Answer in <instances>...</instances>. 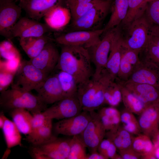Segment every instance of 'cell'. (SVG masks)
<instances>
[{"instance_id":"55","label":"cell","mask_w":159,"mask_h":159,"mask_svg":"<svg viewBox=\"0 0 159 159\" xmlns=\"http://www.w3.org/2000/svg\"><path fill=\"white\" fill-rule=\"evenodd\" d=\"M11 151V148H7L4 152L2 159L6 158L10 154Z\"/></svg>"},{"instance_id":"35","label":"cell","mask_w":159,"mask_h":159,"mask_svg":"<svg viewBox=\"0 0 159 159\" xmlns=\"http://www.w3.org/2000/svg\"><path fill=\"white\" fill-rule=\"evenodd\" d=\"M134 113L125 109L120 113L121 122L123 128L132 135L141 133V129L138 120Z\"/></svg>"},{"instance_id":"45","label":"cell","mask_w":159,"mask_h":159,"mask_svg":"<svg viewBox=\"0 0 159 159\" xmlns=\"http://www.w3.org/2000/svg\"><path fill=\"white\" fill-rule=\"evenodd\" d=\"M119 152L122 159H139L141 158V155L131 147L119 150Z\"/></svg>"},{"instance_id":"46","label":"cell","mask_w":159,"mask_h":159,"mask_svg":"<svg viewBox=\"0 0 159 159\" xmlns=\"http://www.w3.org/2000/svg\"><path fill=\"white\" fill-rule=\"evenodd\" d=\"M111 142L112 141L109 139H103L99 144L97 151L106 158L105 155L106 152Z\"/></svg>"},{"instance_id":"16","label":"cell","mask_w":159,"mask_h":159,"mask_svg":"<svg viewBox=\"0 0 159 159\" xmlns=\"http://www.w3.org/2000/svg\"><path fill=\"white\" fill-rule=\"evenodd\" d=\"M53 42L47 43L37 56L29 60L36 67L48 74L55 69L60 55Z\"/></svg>"},{"instance_id":"8","label":"cell","mask_w":159,"mask_h":159,"mask_svg":"<svg viewBox=\"0 0 159 159\" xmlns=\"http://www.w3.org/2000/svg\"><path fill=\"white\" fill-rule=\"evenodd\" d=\"M119 26L103 34V36L97 44L87 49L91 62L95 69L93 75H99L105 69L113 40Z\"/></svg>"},{"instance_id":"58","label":"cell","mask_w":159,"mask_h":159,"mask_svg":"<svg viewBox=\"0 0 159 159\" xmlns=\"http://www.w3.org/2000/svg\"><path fill=\"white\" fill-rule=\"evenodd\" d=\"M107 0L112 1V0Z\"/></svg>"},{"instance_id":"15","label":"cell","mask_w":159,"mask_h":159,"mask_svg":"<svg viewBox=\"0 0 159 159\" xmlns=\"http://www.w3.org/2000/svg\"><path fill=\"white\" fill-rule=\"evenodd\" d=\"M35 90L40 101L47 106L53 104L64 98L56 74L49 75Z\"/></svg>"},{"instance_id":"22","label":"cell","mask_w":159,"mask_h":159,"mask_svg":"<svg viewBox=\"0 0 159 159\" xmlns=\"http://www.w3.org/2000/svg\"><path fill=\"white\" fill-rule=\"evenodd\" d=\"M45 23L53 31L62 30L72 19L69 8L66 5L56 6L49 10L44 16Z\"/></svg>"},{"instance_id":"28","label":"cell","mask_w":159,"mask_h":159,"mask_svg":"<svg viewBox=\"0 0 159 159\" xmlns=\"http://www.w3.org/2000/svg\"><path fill=\"white\" fill-rule=\"evenodd\" d=\"M120 150L131 147L134 137L133 135L120 125L118 127L108 131L105 136Z\"/></svg>"},{"instance_id":"33","label":"cell","mask_w":159,"mask_h":159,"mask_svg":"<svg viewBox=\"0 0 159 159\" xmlns=\"http://www.w3.org/2000/svg\"><path fill=\"white\" fill-rule=\"evenodd\" d=\"M86 148L80 135L72 136L67 159H87Z\"/></svg>"},{"instance_id":"18","label":"cell","mask_w":159,"mask_h":159,"mask_svg":"<svg viewBox=\"0 0 159 159\" xmlns=\"http://www.w3.org/2000/svg\"><path fill=\"white\" fill-rule=\"evenodd\" d=\"M140 61L126 81L147 84L159 90V67L150 62Z\"/></svg>"},{"instance_id":"25","label":"cell","mask_w":159,"mask_h":159,"mask_svg":"<svg viewBox=\"0 0 159 159\" xmlns=\"http://www.w3.org/2000/svg\"><path fill=\"white\" fill-rule=\"evenodd\" d=\"M115 81L118 83L120 87L122 101L125 109L139 115L147 106L125 87L117 78Z\"/></svg>"},{"instance_id":"50","label":"cell","mask_w":159,"mask_h":159,"mask_svg":"<svg viewBox=\"0 0 159 159\" xmlns=\"http://www.w3.org/2000/svg\"><path fill=\"white\" fill-rule=\"evenodd\" d=\"M149 34L159 37V26L151 24L149 29Z\"/></svg>"},{"instance_id":"44","label":"cell","mask_w":159,"mask_h":159,"mask_svg":"<svg viewBox=\"0 0 159 159\" xmlns=\"http://www.w3.org/2000/svg\"><path fill=\"white\" fill-rule=\"evenodd\" d=\"M43 112L32 114L33 116L31 123L32 130L30 133L34 132L42 126L47 120L48 118L45 116Z\"/></svg>"},{"instance_id":"5","label":"cell","mask_w":159,"mask_h":159,"mask_svg":"<svg viewBox=\"0 0 159 159\" xmlns=\"http://www.w3.org/2000/svg\"><path fill=\"white\" fill-rule=\"evenodd\" d=\"M49 75L36 67L29 61H23L15 75L11 87L30 92L35 90Z\"/></svg>"},{"instance_id":"7","label":"cell","mask_w":159,"mask_h":159,"mask_svg":"<svg viewBox=\"0 0 159 159\" xmlns=\"http://www.w3.org/2000/svg\"><path fill=\"white\" fill-rule=\"evenodd\" d=\"M112 1L104 0L82 16L72 21L70 31H93L100 29L99 27L110 9Z\"/></svg>"},{"instance_id":"3","label":"cell","mask_w":159,"mask_h":159,"mask_svg":"<svg viewBox=\"0 0 159 159\" xmlns=\"http://www.w3.org/2000/svg\"><path fill=\"white\" fill-rule=\"evenodd\" d=\"M0 105L4 111L9 112L15 109L24 108L32 114L44 111L47 108L37 95L12 88L1 92Z\"/></svg>"},{"instance_id":"60","label":"cell","mask_w":159,"mask_h":159,"mask_svg":"<svg viewBox=\"0 0 159 159\" xmlns=\"http://www.w3.org/2000/svg\"><path fill=\"white\" fill-rule=\"evenodd\" d=\"M151 1L152 0H151Z\"/></svg>"},{"instance_id":"1","label":"cell","mask_w":159,"mask_h":159,"mask_svg":"<svg viewBox=\"0 0 159 159\" xmlns=\"http://www.w3.org/2000/svg\"><path fill=\"white\" fill-rule=\"evenodd\" d=\"M61 45V51L55 69L71 74L78 84L90 78L94 73L87 49L81 46Z\"/></svg>"},{"instance_id":"2","label":"cell","mask_w":159,"mask_h":159,"mask_svg":"<svg viewBox=\"0 0 159 159\" xmlns=\"http://www.w3.org/2000/svg\"><path fill=\"white\" fill-rule=\"evenodd\" d=\"M111 81L104 69L99 75H92L86 82L78 84L77 96L83 111H95L104 104L105 91Z\"/></svg>"},{"instance_id":"48","label":"cell","mask_w":159,"mask_h":159,"mask_svg":"<svg viewBox=\"0 0 159 159\" xmlns=\"http://www.w3.org/2000/svg\"><path fill=\"white\" fill-rule=\"evenodd\" d=\"M100 0H66L67 6L74 5L82 4L92 2Z\"/></svg>"},{"instance_id":"14","label":"cell","mask_w":159,"mask_h":159,"mask_svg":"<svg viewBox=\"0 0 159 159\" xmlns=\"http://www.w3.org/2000/svg\"><path fill=\"white\" fill-rule=\"evenodd\" d=\"M53 31L45 23L29 17H23L19 20L12 30L13 38L39 37Z\"/></svg>"},{"instance_id":"52","label":"cell","mask_w":159,"mask_h":159,"mask_svg":"<svg viewBox=\"0 0 159 159\" xmlns=\"http://www.w3.org/2000/svg\"><path fill=\"white\" fill-rule=\"evenodd\" d=\"M141 159H156L154 154V152L142 155Z\"/></svg>"},{"instance_id":"56","label":"cell","mask_w":159,"mask_h":159,"mask_svg":"<svg viewBox=\"0 0 159 159\" xmlns=\"http://www.w3.org/2000/svg\"><path fill=\"white\" fill-rule=\"evenodd\" d=\"M154 153L156 159H159V146L154 149Z\"/></svg>"},{"instance_id":"17","label":"cell","mask_w":159,"mask_h":159,"mask_svg":"<svg viewBox=\"0 0 159 159\" xmlns=\"http://www.w3.org/2000/svg\"><path fill=\"white\" fill-rule=\"evenodd\" d=\"M19 5L28 17L38 20L53 8L66 5V0H19Z\"/></svg>"},{"instance_id":"43","label":"cell","mask_w":159,"mask_h":159,"mask_svg":"<svg viewBox=\"0 0 159 159\" xmlns=\"http://www.w3.org/2000/svg\"><path fill=\"white\" fill-rule=\"evenodd\" d=\"M16 74L0 70V92L7 89L11 84Z\"/></svg>"},{"instance_id":"13","label":"cell","mask_w":159,"mask_h":159,"mask_svg":"<svg viewBox=\"0 0 159 159\" xmlns=\"http://www.w3.org/2000/svg\"><path fill=\"white\" fill-rule=\"evenodd\" d=\"M91 118L90 112L83 111L80 114L55 123L53 130L57 135L67 136L79 135L84 130Z\"/></svg>"},{"instance_id":"47","label":"cell","mask_w":159,"mask_h":159,"mask_svg":"<svg viewBox=\"0 0 159 159\" xmlns=\"http://www.w3.org/2000/svg\"><path fill=\"white\" fill-rule=\"evenodd\" d=\"M117 149L116 146L112 142L105 155V157L107 159L109 158L115 159L117 154L116 153Z\"/></svg>"},{"instance_id":"9","label":"cell","mask_w":159,"mask_h":159,"mask_svg":"<svg viewBox=\"0 0 159 159\" xmlns=\"http://www.w3.org/2000/svg\"><path fill=\"white\" fill-rule=\"evenodd\" d=\"M104 32L103 29L93 31L76 30L61 34L54 39L60 45L81 46L88 49L97 43Z\"/></svg>"},{"instance_id":"41","label":"cell","mask_w":159,"mask_h":159,"mask_svg":"<svg viewBox=\"0 0 159 159\" xmlns=\"http://www.w3.org/2000/svg\"><path fill=\"white\" fill-rule=\"evenodd\" d=\"M104 0H100L82 4L71 6L68 7L71 15L72 21L82 16L97 4Z\"/></svg>"},{"instance_id":"49","label":"cell","mask_w":159,"mask_h":159,"mask_svg":"<svg viewBox=\"0 0 159 159\" xmlns=\"http://www.w3.org/2000/svg\"><path fill=\"white\" fill-rule=\"evenodd\" d=\"M87 159H106V158L97 151H96L90 153L89 154H87Z\"/></svg>"},{"instance_id":"10","label":"cell","mask_w":159,"mask_h":159,"mask_svg":"<svg viewBox=\"0 0 159 159\" xmlns=\"http://www.w3.org/2000/svg\"><path fill=\"white\" fill-rule=\"evenodd\" d=\"M21 8L14 0L0 1V34L7 39L13 38L12 29L20 19Z\"/></svg>"},{"instance_id":"21","label":"cell","mask_w":159,"mask_h":159,"mask_svg":"<svg viewBox=\"0 0 159 159\" xmlns=\"http://www.w3.org/2000/svg\"><path fill=\"white\" fill-rule=\"evenodd\" d=\"M119 80L147 106L159 103V90L154 87L147 84Z\"/></svg>"},{"instance_id":"42","label":"cell","mask_w":159,"mask_h":159,"mask_svg":"<svg viewBox=\"0 0 159 159\" xmlns=\"http://www.w3.org/2000/svg\"><path fill=\"white\" fill-rule=\"evenodd\" d=\"M21 62V57L8 60H1L0 70L16 74Z\"/></svg>"},{"instance_id":"12","label":"cell","mask_w":159,"mask_h":159,"mask_svg":"<svg viewBox=\"0 0 159 159\" xmlns=\"http://www.w3.org/2000/svg\"><path fill=\"white\" fill-rule=\"evenodd\" d=\"M91 119L87 126L80 135L90 153L97 151L98 146L105 136L106 130L97 112H90Z\"/></svg>"},{"instance_id":"19","label":"cell","mask_w":159,"mask_h":159,"mask_svg":"<svg viewBox=\"0 0 159 159\" xmlns=\"http://www.w3.org/2000/svg\"><path fill=\"white\" fill-rule=\"evenodd\" d=\"M123 49L121 31L119 26L113 40L107 64L104 69L112 81L117 77Z\"/></svg>"},{"instance_id":"39","label":"cell","mask_w":159,"mask_h":159,"mask_svg":"<svg viewBox=\"0 0 159 159\" xmlns=\"http://www.w3.org/2000/svg\"><path fill=\"white\" fill-rule=\"evenodd\" d=\"M145 14L151 24L159 26V0L149 1Z\"/></svg>"},{"instance_id":"57","label":"cell","mask_w":159,"mask_h":159,"mask_svg":"<svg viewBox=\"0 0 159 159\" xmlns=\"http://www.w3.org/2000/svg\"><path fill=\"white\" fill-rule=\"evenodd\" d=\"M19 0H16V1H19Z\"/></svg>"},{"instance_id":"26","label":"cell","mask_w":159,"mask_h":159,"mask_svg":"<svg viewBox=\"0 0 159 159\" xmlns=\"http://www.w3.org/2000/svg\"><path fill=\"white\" fill-rule=\"evenodd\" d=\"M151 0H128V8L126 16L120 25L123 29L143 16Z\"/></svg>"},{"instance_id":"4","label":"cell","mask_w":159,"mask_h":159,"mask_svg":"<svg viewBox=\"0 0 159 159\" xmlns=\"http://www.w3.org/2000/svg\"><path fill=\"white\" fill-rule=\"evenodd\" d=\"M150 25L144 13L126 28L121 29L125 32V34L121 32L123 47L140 52L142 51L149 41Z\"/></svg>"},{"instance_id":"24","label":"cell","mask_w":159,"mask_h":159,"mask_svg":"<svg viewBox=\"0 0 159 159\" xmlns=\"http://www.w3.org/2000/svg\"><path fill=\"white\" fill-rule=\"evenodd\" d=\"M128 8V0H112L110 8V16L103 28L104 33L120 26L126 16Z\"/></svg>"},{"instance_id":"54","label":"cell","mask_w":159,"mask_h":159,"mask_svg":"<svg viewBox=\"0 0 159 159\" xmlns=\"http://www.w3.org/2000/svg\"><path fill=\"white\" fill-rule=\"evenodd\" d=\"M150 39L153 42L159 46V37L150 34Z\"/></svg>"},{"instance_id":"27","label":"cell","mask_w":159,"mask_h":159,"mask_svg":"<svg viewBox=\"0 0 159 159\" xmlns=\"http://www.w3.org/2000/svg\"><path fill=\"white\" fill-rule=\"evenodd\" d=\"M12 121L21 133L27 135L31 132L32 115L27 110L17 108L9 112Z\"/></svg>"},{"instance_id":"20","label":"cell","mask_w":159,"mask_h":159,"mask_svg":"<svg viewBox=\"0 0 159 159\" xmlns=\"http://www.w3.org/2000/svg\"><path fill=\"white\" fill-rule=\"evenodd\" d=\"M138 120L141 132L151 138L159 129V103L147 107Z\"/></svg>"},{"instance_id":"38","label":"cell","mask_w":159,"mask_h":159,"mask_svg":"<svg viewBox=\"0 0 159 159\" xmlns=\"http://www.w3.org/2000/svg\"><path fill=\"white\" fill-rule=\"evenodd\" d=\"M0 55V57L4 60L10 59L21 57L19 52L10 39L1 42Z\"/></svg>"},{"instance_id":"30","label":"cell","mask_w":159,"mask_h":159,"mask_svg":"<svg viewBox=\"0 0 159 159\" xmlns=\"http://www.w3.org/2000/svg\"><path fill=\"white\" fill-rule=\"evenodd\" d=\"M52 120L48 118L42 126L26 135L25 140L31 145H35L44 143L51 139L54 136L52 134Z\"/></svg>"},{"instance_id":"51","label":"cell","mask_w":159,"mask_h":159,"mask_svg":"<svg viewBox=\"0 0 159 159\" xmlns=\"http://www.w3.org/2000/svg\"><path fill=\"white\" fill-rule=\"evenodd\" d=\"M151 139L154 149L159 146V129Z\"/></svg>"},{"instance_id":"23","label":"cell","mask_w":159,"mask_h":159,"mask_svg":"<svg viewBox=\"0 0 159 159\" xmlns=\"http://www.w3.org/2000/svg\"><path fill=\"white\" fill-rule=\"evenodd\" d=\"M19 44L30 59L37 56L48 42L54 39L45 35L19 38Z\"/></svg>"},{"instance_id":"37","label":"cell","mask_w":159,"mask_h":159,"mask_svg":"<svg viewBox=\"0 0 159 159\" xmlns=\"http://www.w3.org/2000/svg\"><path fill=\"white\" fill-rule=\"evenodd\" d=\"M140 53L142 56L140 60L150 62L159 67V46L151 41L150 37L147 45Z\"/></svg>"},{"instance_id":"31","label":"cell","mask_w":159,"mask_h":159,"mask_svg":"<svg viewBox=\"0 0 159 159\" xmlns=\"http://www.w3.org/2000/svg\"><path fill=\"white\" fill-rule=\"evenodd\" d=\"M1 129L7 148L21 145V133L13 121L7 118Z\"/></svg>"},{"instance_id":"59","label":"cell","mask_w":159,"mask_h":159,"mask_svg":"<svg viewBox=\"0 0 159 159\" xmlns=\"http://www.w3.org/2000/svg\"><path fill=\"white\" fill-rule=\"evenodd\" d=\"M2 0H0V1H2Z\"/></svg>"},{"instance_id":"40","label":"cell","mask_w":159,"mask_h":159,"mask_svg":"<svg viewBox=\"0 0 159 159\" xmlns=\"http://www.w3.org/2000/svg\"><path fill=\"white\" fill-rule=\"evenodd\" d=\"M134 69V67L122 53L117 78L121 81H126L128 80Z\"/></svg>"},{"instance_id":"36","label":"cell","mask_w":159,"mask_h":159,"mask_svg":"<svg viewBox=\"0 0 159 159\" xmlns=\"http://www.w3.org/2000/svg\"><path fill=\"white\" fill-rule=\"evenodd\" d=\"M131 147L141 155L154 152V148L151 138L143 133L134 137Z\"/></svg>"},{"instance_id":"29","label":"cell","mask_w":159,"mask_h":159,"mask_svg":"<svg viewBox=\"0 0 159 159\" xmlns=\"http://www.w3.org/2000/svg\"><path fill=\"white\" fill-rule=\"evenodd\" d=\"M97 113L106 131L115 128L120 125V112L115 107H103Z\"/></svg>"},{"instance_id":"11","label":"cell","mask_w":159,"mask_h":159,"mask_svg":"<svg viewBox=\"0 0 159 159\" xmlns=\"http://www.w3.org/2000/svg\"><path fill=\"white\" fill-rule=\"evenodd\" d=\"M82 111L79 101L75 96L64 98L43 112L48 118L60 120L77 115Z\"/></svg>"},{"instance_id":"34","label":"cell","mask_w":159,"mask_h":159,"mask_svg":"<svg viewBox=\"0 0 159 159\" xmlns=\"http://www.w3.org/2000/svg\"><path fill=\"white\" fill-rule=\"evenodd\" d=\"M122 100V93L119 85L115 81H111L105 91L104 104L115 107Z\"/></svg>"},{"instance_id":"6","label":"cell","mask_w":159,"mask_h":159,"mask_svg":"<svg viewBox=\"0 0 159 159\" xmlns=\"http://www.w3.org/2000/svg\"><path fill=\"white\" fill-rule=\"evenodd\" d=\"M71 138L54 136L42 143L31 145L30 153L36 159H67Z\"/></svg>"},{"instance_id":"53","label":"cell","mask_w":159,"mask_h":159,"mask_svg":"<svg viewBox=\"0 0 159 159\" xmlns=\"http://www.w3.org/2000/svg\"><path fill=\"white\" fill-rule=\"evenodd\" d=\"M7 117L5 115L4 112H1L0 114V128L2 129Z\"/></svg>"},{"instance_id":"32","label":"cell","mask_w":159,"mask_h":159,"mask_svg":"<svg viewBox=\"0 0 159 159\" xmlns=\"http://www.w3.org/2000/svg\"><path fill=\"white\" fill-rule=\"evenodd\" d=\"M64 98L77 96L78 84L74 77L65 72L59 70L56 74Z\"/></svg>"}]
</instances>
